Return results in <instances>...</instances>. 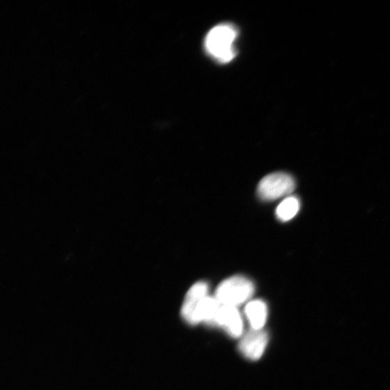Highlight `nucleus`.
<instances>
[{"label": "nucleus", "instance_id": "1", "mask_svg": "<svg viewBox=\"0 0 390 390\" xmlns=\"http://www.w3.org/2000/svg\"><path fill=\"white\" fill-rule=\"evenodd\" d=\"M237 29L229 24H222L212 28L205 39V48L208 54L217 62L226 64L237 56L235 42Z\"/></svg>", "mask_w": 390, "mask_h": 390}, {"label": "nucleus", "instance_id": "2", "mask_svg": "<svg viewBox=\"0 0 390 390\" xmlns=\"http://www.w3.org/2000/svg\"><path fill=\"white\" fill-rule=\"evenodd\" d=\"M255 292L253 283L246 277L236 276L223 281L214 298L221 305L237 306L247 302Z\"/></svg>", "mask_w": 390, "mask_h": 390}, {"label": "nucleus", "instance_id": "3", "mask_svg": "<svg viewBox=\"0 0 390 390\" xmlns=\"http://www.w3.org/2000/svg\"><path fill=\"white\" fill-rule=\"evenodd\" d=\"M295 187V181L290 175L283 172L273 173L260 182L258 194L263 201H275L292 193Z\"/></svg>", "mask_w": 390, "mask_h": 390}, {"label": "nucleus", "instance_id": "4", "mask_svg": "<svg viewBox=\"0 0 390 390\" xmlns=\"http://www.w3.org/2000/svg\"><path fill=\"white\" fill-rule=\"evenodd\" d=\"M268 343V336L263 329H251L243 336L239 348L247 359L256 361L263 355Z\"/></svg>", "mask_w": 390, "mask_h": 390}, {"label": "nucleus", "instance_id": "5", "mask_svg": "<svg viewBox=\"0 0 390 390\" xmlns=\"http://www.w3.org/2000/svg\"><path fill=\"white\" fill-rule=\"evenodd\" d=\"M214 325L223 327L234 338L241 337L243 334V320L236 306L221 305Z\"/></svg>", "mask_w": 390, "mask_h": 390}, {"label": "nucleus", "instance_id": "6", "mask_svg": "<svg viewBox=\"0 0 390 390\" xmlns=\"http://www.w3.org/2000/svg\"><path fill=\"white\" fill-rule=\"evenodd\" d=\"M208 286L205 282L194 283L188 290L182 306L181 314L183 319L192 325L195 309L208 297Z\"/></svg>", "mask_w": 390, "mask_h": 390}, {"label": "nucleus", "instance_id": "7", "mask_svg": "<svg viewBox=\"0 0 390 390\" xmlns=\"http://www.w3.org/2000/svg\"><path fill=\"white\" fill-rule=\"evenodd\" d=\"M221 306L216 298H205L195 309L192 325L201 322L214 325Z\"/></svg>", "mask_w": 390, "mask_h": 390}, {"label": "nucleus", "instance_id": "8", "mask_svg": "<svg viewBox=\"0 0 390 390\" xmlns=\"http://www.w3.org/2000/svg\"><path fill=\"white\" fill-rule=\"evenodd\" d=\"M245 315L254 329H263L267 318V307L262 300L249 302L245 307Z\"/></svg>", "mask_w": 390, "mask_h": 390}, {"label": "nucleus", "instance_id": "9", "mask_svg": "<svg viewBox=\"0 0 390 390\" xmlns=\"http://www.w3.org/2000/svg\"><path fill=\"white\" fill-rule=\"evenodd\" d=\"M300 210V201L297 197L286 198L277 208L276 217L283 222L294 219Z\"/></svg>", "mask_w": 390, "mask_h": 390}]
</instances>
